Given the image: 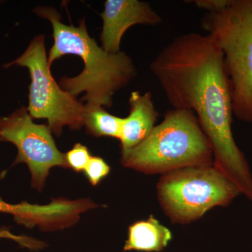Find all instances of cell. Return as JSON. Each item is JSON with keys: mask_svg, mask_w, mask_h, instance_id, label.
I'll list each match as a JSON object with an SVG mask.
<instances>
[{"mask_svg": "<svg viewBox=\"0 0 252 252\" xmlns=\"http://www.w3.org/2000/svg\"><path fill=\"white\" fill-rule=\"evenodd\" d=\"M240 193L214 164L169 172L158 185L162 208L177 223L198 220L212 207L226 206Z\"/></svg>", "mask_w": 252, "mask_h": 252, "instance_id": "5", "label": "cell"}, {"mask_svg": "<svg viewBox=\"0 0 252 252\" xmlns=\"http://www.w3.org/2000/svg\"><path fill=\"white\" fill-rule=\"evenodd\" d=\"M47 124H36L24 106L7 117H0V142L12 143L18 149L13 165L26 163L33 189L41 191L50 170L69 168L65 155L60 152Z\"/></svg>", "mask_w": 252, "mask_h": 252, "instance_id": "7", "label": "cell"}, {"mask_svg": "<svg viewBox=\"0 0 252 252\" xmlns=\"http://www.w3.org/2000/svg\"><path fill=\"white\" fill-rule=\"evenodd\" d=\"M0 238H7L9 240H14L16 243H20L22 240V236L21 235H16L13 234L10 232L9 230L6 228H1L0 229Z\"/></svg>", "mask_w": 252, "mask_h": 252, "instance_id": "15", "label": "cell"}, {"mask_svg": "<svg viewBox=\"0 0 252 252\" xmlns=\"http://www.w3.org/2000/svg\"><path fill=\"white\" fill-rule=\"evenodd\" d=\"M123 118L113 115L102 106L84 104V126L95 137H108L119 140Z\"/></svg>", "mask_w": 252, "mask_h": 252, "instance_id": "11", "label": "cell"}, {"mask_svg": "<svg viewBox=\"0 0 252 252\" xmlns=\"http://www.w3.org/2000/svg\"><path fill=\"white\" fill-rule=\"evenodd\" d=\"M210 142L193 111H167L163 121L138 145L122 150V165L147 174L169 173L212 165Z\"/></svg>", "mask_w": 252, "mask_h": 252, "instance_id": "3", "label": "cell"}, {"mask_svg": "<svg viewBox=\"0 0 252 252\" xmlns=\"http://www.w3.org/2000/svg\"><path fill=\"white\" fill-rule=\"evenodd\" d=\"M172 108L193 111L211 146L213 164L252 200V175L232 130V87L221 51L208 34L176 36L151 63Z\"/></svg>", "mask_w": 252, "mask_h": 252, "instance_id": "1", "label": "cell"}, {"mask_svg": "<svg viewBox=\"0 0 252 252\" xmlns=\"http://www.w3.org/2000/svg\"><path fill=\"white\" fill-rule=\"evenodd\" d=\"M99 15L103 21L101 46L109 54L120 52L123 36L132 26H157L162 22L161 16L148 2L139 0H107Z\"/></svg>", "mask_w": 252, "mask_h": 252, "instance_id": "8", "label": "cell"}, {"mask_svg": "<svg viewBox=\"0 0 252 252\" xmlns=\"http://www.w3.org/2000/svg\"><path fill=\"white\" fill-rule=\"evenodd\" d=\"M110 172V167L102 158L91 157L84 172L91 185L97 186Z\"/></svg>", "mask_w": 252, "mask_h": 252, "instance_id": "13", "label": "cell"}, {"mask_svg": "<svg viewBox=\"0 0 252 252\" xmlns=\"http://www.w3.org/2000/svg\"><path fill=\"white\" fill-rule=\"evenodd\" d=\"M185 2L195 4L198 9L205 10L207 13H217L226 8L231 0H192Z\"/></svg>", "mask_w": 252, "mask_h": 252, "instance_id": "14", "label": "cell"}, {"mask_svg": "<svg viewBox=\"0 0 252 252\" xmlns=\"http://www.w3.org/2000/svg\"><path fill=\"white\" fill-rule=\"evenodd\" d=\"M129 114L123 118L119 140L122 150H127L145 140L155 127L159 113L152 93L132 91L129 97Z\"/></svg>", "mask_w": 252, "mask_h": 252, "instance_id": "9", "label": "cell"}, {"mask_svg": "<svg viewBox=\"0 0 252 252\" xmlns=\"http://www.w3.org/2000/svg\"><path fill=\"white\" fill-rule=\"evenodd\" d=\"M14 65L29 70L31 82L27 109L33 119H46L51 132L57 137L62 135L65 126L80 130L84 126V104L55 80L46 54L45 36H34L26 51L4 67Z\"/></svg>", "mask_w": 252, "mask_h": 252, "instance_id": "6", "label": "cell"}, {"mask_svg": "<svg viewBox=\"0 0 252 252\" xmlns=\"http://www.w3.org/2000/svg\"><path fill=\"white\" fill-rule=\"evenodd\" d=\"M223 56L233 94V114L252 123V0H231L200 21Z\"/></svg>", "mask_w": 252, "mask_h": 252, "instance_id": "4", "label": "cell"}, {"mask_svg": "<svg viewBox=\"0 0 252 252\" xmlns=\"http://www.w3.org/2000/svg\"><path fill=\"white\" fill-rule=\"evenodd\" d=\"M33 12L47 19L52 26L54 43L48 57L50 66L69 54L79 56L84 62V69L79 75L61 78V87L77 97L85 93L81 102L112 107L114 94L137 77L132 58L124 51L109 54L104 51L89 35L84 18L79 21V26H74L63 23L59 11L51 6H37Z\"/></svg>", "mask_w": 252, "mask_h": 252, "instance_id": "2", "label": "cell"}, {"mask_svg": "<svg viewBox=\"0 0 252 252\" xmlns=\"http://www.w3.org/2000/svg\"><path fill=\"white\" fill-rule=\"evenodd\" d=\"M172 233L155 217L130 225L124 251L160 252L172 240Z\"/></svg>", "mask_w": 252, "mask_h": 252, "instance_id": "10", "label": "cell"}, {"mask_svg": "<svg viewBox=\"0 0 252 252\" xmlns=\"http://www.w3.org/2000/svg\"><path fill=\"white\" fill-rule=\"evenodd\" d=\"M64 155L68 167L76 172L84 171L92 157L89 149L80 143L76 144Z\"/></svg>", "mask_w": 252, "mask_h": 252, "instance_id": "12", "label": "cell"}]
</instances>
